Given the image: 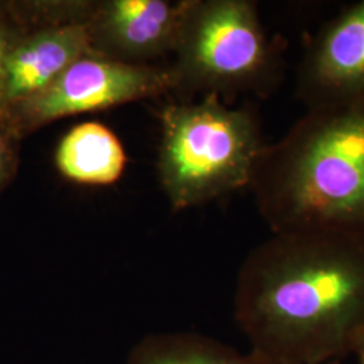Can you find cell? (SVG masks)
Returning <instances> with one entry per match:
<instances>
[{
	"mask_svg": "<svg viewBox=\"0 0 364 364\" xmlns=\"http://www.w3.org/2000/svg\"><path fill=\"white\" fill-rule=\"evenodd\" d=\"M235 320L270 364H328L364 336V237L273 234L237 274Z\"/></svg>",
	"mask_w": 364,
	"mask_h": 364,
	"instance_id": "1",
	"label": "cell"
},
{
	"mask_svg": "<svg viewBox=\"0 0 364 364\" xmlns=\"http://www.w3.org/2000/svg\"><path fill=\"white\" fill-rule=\"evenodd\" d=\"M250 189L273 234L364 237V100L308 109L264 147Z\"/></svg>",
	"mask_w": 364,
	"mask_h": 364,
	"instance_id": "2",
	"label": "cell"
},
{
	"mask_svg": "<svg viewBox=\"0 0 364 364\" xmlns=\"http://www.w3.org/2000/svg\"><path fill=\"white\" fill-rule=\"evenodd\" d=\"M161 127L158 176L177 210L250 188L267 146L255 111L231 108L218 95L165 107Z\"/></svg>",
	"mask_w": 364,
	"mask_h": 364,
	"instance_id": "3",
	"label": "cell"
},
{
	"mask_svg": "<svg viewBox=\"0 0 364 364\" xmlns=\"http://www.w3.org/2000/svg\"><path fill=\"white\" fill-rule=\"evenodd\" d=\"M173 63V90L185 96H269L284 78V55L250 0H186Z\"/></svg>",
	"mask_w": 364,
	"mask_h": 364,
	"instance_id": "4",
	"label": "cell"
},
{
	"mask_svg": "<svg viewBox=\"0 0 364 364\" xmlns=\"http://www.w3.org/2000/svg\"><path fill=\"white\" fill-rule=\"evenodd\" d=\"M171 90L168 68L127 64L88 53L45 90L6 109L0 124L22 141L58 119L156 97Z\"/></svg>",
	"mask_w": 364,
	"mask_h": 364,
	"instance_id": "5",
	"label": "cell"
},
{
	"mask_svg": "<svg viewBox=\"0 0 364 364\" xmlns=\"http://www.w3.org/2000/svg\"><path fill=\"white\" fill-rule=\"evenodd\" d=\"M185 4L186 0H82L80 25L93 52L147 65L173 53Z\"/></svg>",
	"mask_w": 364,
	"mask_h": 364,
	"instance_id": "6",
	"label": "cell"
},
{
	"mask_svg": "<svg viewBox=\"0 0 364 364\" xmlns=\"http://www.w3.org/2000/svg\"><path fill=\"white\" fill-rule=\"evenodd\" d=\"M296 95L308 109L364 100V0L341 10L309 39Z\"/></svg>",
	"mask_w": 364,
	"mask_h": 364,
	"instance_id": "7",
	"label": "cell"
},
{
	"mask_svg": "<svg viewBox=\"0 0 364 364\" xmlns=\"http://www.w3.org/2000/svg\"><path fill=\"white\" fill-rule=\"evenodd\" d=\"M22 30L9 53L0 87V115L45 90L68 66L92 53L87 30L48 19L37 0H14Z\"/></svg>",
	"mask_w": 364,
	"mask_h": 364,
	"instance_id": "8",
	"label": "cell"
},
{
	"mask_svg": "<svg viewBox=\"0 0 364 364\" xmlns=\"http://www.w3.org/2000/svg\"><path fill=\"white\" fill-rule=\"evenodd\" d=\"M54 164L68 181L107 186L124 173L127 154L114 131L91 120L66 131L55 147Z\"/></svg>",
	"mask_w": 364,
	"mask_h": 364,
	"instance_id": "9",
	"label": "cell"
},
{
	"mask_svg": "<svg viewBox=\"0 0 364 364\" xmlns=\"http://www.w3.org/2000/svg\"><path fill=\"white\" fill-rule=\"evenodd\" d=\"M127 364H266L254 353H240L197 333H161L144 338Z\"/></svg>",
	"mask_w": 364,
	"mask_h": 364,
	"instance_id": "10",
	"label": "cell"
},
{
	"mask_svg": "<svg viewBox=\"0 0 364 364\" xmlns=\"http://www.w3.org/2000/svg\"><path fill=\"white\" fill-rule=\"evenodd\" d=\"M22 30V21L14 0H0V87L9 53Z\"/></svg>",
	"mask_w": 364,
	"mask_h": 364,
	"instance_id": "11",
	"label": "cell"
},
{
	"mask_svg": "<svg viewBox=\"0 0 364 364\" xmlns=\"http://www.w3.org/2000/svg\"><path fill=\"white\" fill-rule=\"evenodd\" d=\"M19 144L0 124V193L14 181L19 168Z\"/></svg>",
	"mask_w": 364,
	"mask_h": 364,
	"instance_id": "12",
	"label": "cell"
},
{
	"mask_svg": "<svg viewBox=\"0 0 364 364\" xmlns=\"http://www.w3.org/2000/svg\"><path fill=\"white\" fill-rule=\"evenodd\" d=\"M353 353L358 356L359 364H364V336L363 338L360 340V343L358 344V347H356V350H355Z\"/></svg>",
	"mask_w": 364,
	"mask_h": 364,
	"instance_id": "13",
	"label": "cell"
},
{
	"mask_svg": "<svg viewBox=\"0 0 364 364\" xmlns=\"http://www.w3.org/2000/svg\"><path fill=\"white\" fill-rule=\"evenodd\" d=\"M264 363H266V362H264ZM266 364H270V363H266ZM328 364H332V363H328Z\"/></svg>",
	"mask_w": 364,
	"mask_h": 364,
	"instance_id": "14",
	"label": "cell"
}]
</instances>
